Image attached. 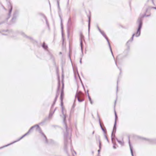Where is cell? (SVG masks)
<instances>
[]
</instances>
